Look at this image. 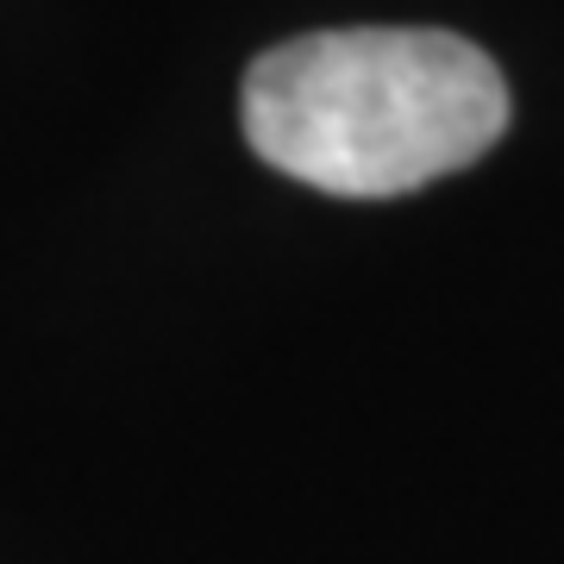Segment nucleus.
Masks as SVG:
<instances>
[{
  "mask_svg": "<svg viewBox=\"0 0 564 564\" xmlns=\"http://www.w3.org/2000/svg\"><path fill=\"white\" fill-rule=\"evenodd\" d=\"M239 120L270 170L383 202L484 158L508 132V82L458 32H307L251 63Z\"/></svg>",
  "mask_w": 564,
  "mask_h": 564,
  "instance_id": "nucleus-1",
  "label": "nucleus"
}]
</instances>
